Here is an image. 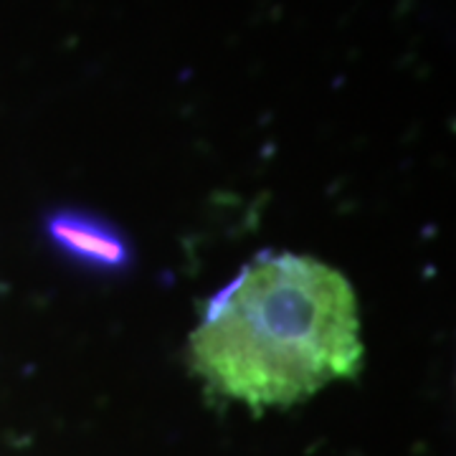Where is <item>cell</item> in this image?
Here are the masks:
<instances>
[{
  "instance_id": "cell-1",
  "label": "cell",
  "mask_w": 456,
  "mask_h": 456,
  "mask_svg": "<svg viewBox=\"0 0 456 456\" xmlns=\"http://www.w3.org/2000/svg\"><path fill=\"white\" fill-rule=\"evenodd\" d=\"M191 358L213 391L246 406L299 403L360 370L355 292L312 256L261 254L208 302Z\"/></svg>"
},
{
  "instance_id": "cell-2",
  "label": "cell",
  "mask_w": 456,
  "mask_h": 456,
  "mask_svg": "<svg viewBox=\"0 0 456 456\" xmlns=\"http://www.w3.org/2000/svg\"><path fill=\"white\" fill-rule=\"evenodd\" d=\"M49 236L66 256L94 269L119 272L132 259L127 239L112 224L92 213L59 211L51 216Z\"/></svg>"
}]
</instances>
